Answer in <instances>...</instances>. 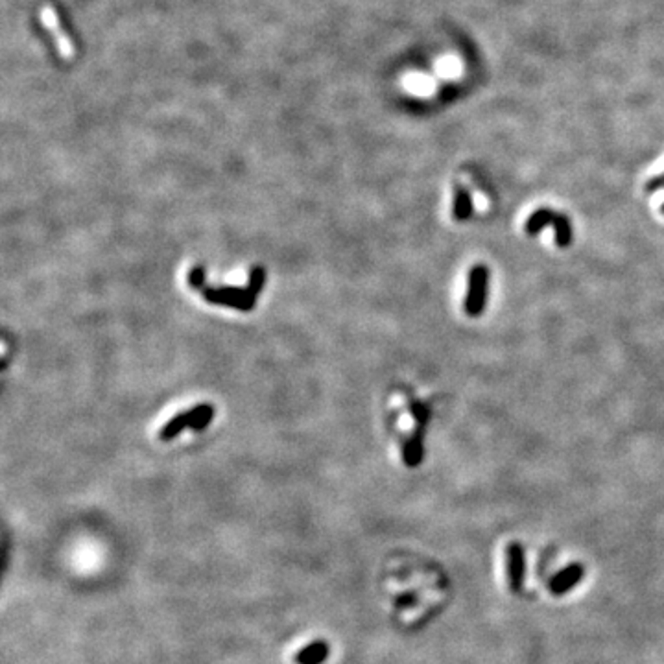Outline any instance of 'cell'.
Segmentation results:
<instances>
[{"instance_id": "6da1fadb", "label": "cell", "mask_w": 664, "mask_h": 664, "mask_svg": "<svg viewBox=\"0 0 664 664\" xmlns=\"http://www.w3.org/2000/svg\"><path fill=\"white\" fill-rule=\"evenodd\" d=\"M491 272L485 264H474L467 275V291L463 299V310L469 318H480L484 314L489 298Z\"/></svg>"}, {"instance_id": "7a4b0ae2", "label": "cell", "mask_w": 664, "mask_h": 664, "mask_svg": "<svg viewBox=\"0 0 664 664\" xmlns=\"http://www.w3.org/2000/svg\"><path fill=\"white\" fill-rule=\"evenodd\" d=\"M39 23L50 34L54 45H56V50H58V54L65 61H72V59L76 58V45L72 43L69 34L65 32L56 8L50 6V4H45V6L39 8Z\"/></svg>"}, {"instance_id": "3957f363", "label": "cell", "mask_w": 664, "mask_h": 664, "mask_svg": "<svg viewBox=\"0 0 664 664\" xmlns=\"http://www.w3.org/2000/svg\"><path fill=\"white\" fill-rule=\"evenodd\" d=\"M205 301L212 305H223L231 309L250 312L255 307L256 296H253L247 288H234V286H221V288H203L201 290Z\"/></svg>"}, {"instance_id": "277c9868", "label": "cell", "mask_w": 664, "mask_h": 664, "mask_svg": "<svg viewBox=\"0 0 664 664\" xmlns=\"http://www.w3.org/2000/svg\"><path fill=\"white\" fill-rule=\"evenodd\" d=\"M212 410H214L212 404H198V406H194V408L185 410V412L174 415V417H172V419H170L168 423L161 428V432H159V439H163V441L174 439V437L179 436L181 432L185 430V428H192V426L196 425V423H198L205 414H209V412H212Z\"/></svg>"}, {"instance_id": "5b68a950", "label": "cell", "mask_w": 664, "mask_h": 664, "mask_svg": "<svg viewBox=\"0 0 664 664\" xmlns=\"http://www.w3.org/2000/svg\"><path fill=\"white\" fill-rule=\"evenodd\" d=\"M425 458V428L417 426L402 445V460L408 467H419Z\"/></svg>"}, {"instance_id": "8992f818", "label": "cell", "mask_w": 664, "mask_h": 664, "mask_svg": "<svg viewBox=\"0 0 664 664\" xmlns=\"http://www.w3.org/2000/svg\"><path fill=\"white\" fill-rule=\"evenodd\" d=\"M509 561H507V571H509V582L515 593H519L524 582V552L519 542H513L509 546Z\"/></svg>"}, {"instance_id": "52a82bcc", "label": "cell", "mask_w": 664, "mask_h": 664, "mask_svg": "<svg viewBox=\"0 0 664 664\" xmlns=\"http://www.w3.org/2000/svg\"><path fill=\"white\" fill-rule=\"evenodd\" d=\"M583 576V566L582 565H568L565 571H561L560 574H555L552 582H550V588L553 595H565L568 593L574 585L582 582Z\"/></svg>"}, {"instance_id": "ba28073f", "label": "cell", "mask_w": 664, "mask_h": 664, "mask_svg": "<svg viewBox=\"0 0 664 664\" xmlns=\"http://www.w3.org/2000/svg\"><path fill=\"white\" fill-rule=\"evenodd\" d=\"M474 214V205H472V196L463 185H456L454 196H452V216L458 221L471 220Z\"/></svg>"}, {"instance_id": "9c48e42d", "label": "cell", "mask_w": 664, "mask_h": 664, "mask_svg": "<svg viewBox=\"0 0 664 664\" xmlns=\"http://www.w3.org/2000/svg\"><path fill=\"white\" fill-rule=\"evenodd\" d=\"M331 655V646L325 641H316L309 646H305L301 652L296 655L298 664H321L325 663Z\"/></svg>"}, {"instance_id": "30bf717a", "label": "cell", "mask_w": 664, "mask_h": 664, "mask_svg": "<svg viewBox=\"0 0 664 664\" xmlns=\"http://www.w3.org/2000/svg\"><path fill=\"white\" fill-rule=\"evenodd\" d=\"M553 218H555V212H553L552 209H548V207H539L535 212H531V214L528 216V220H526V225H524L526 233L530 234V236H535V234L541 233L542 229L548 228V225L552 228Z\"/></svg>"}, {"instance_id": "8fae6325", "label": "cell", "mask_w": 664, "mask_h": 664, "mask_svg": "<svg viewBox=\"0 0 664 664\" xmlns=\"http://www.w3.org/2000/svg\"><path fill=\"white\" fill-rule=\"evenodd\" d=\"M553 236H555V244L560 247H568L572 244V239H574V233H572V223L571 218L563 212H555V218H553Z\"/></svg>"}, {"instance_id": "7c38bea8", "label": "cell", "mask_w": 664, "mask_h": 664, "mask_svg": "<svg viewBox=\"0 0 664 664\" xmlns=\"http://www.w3.org/2000/svg\"><path fill=\"white\" fill-rule=\"evenodd\" d=\"M410 412H412V417L417 423V426H423L425 428L426 423L430 421V408L426 406L425 402L421 401H410Z\"/></svg>"}, {"instance_id": "4fadbf2b", "label": "cell", "mask_w": 664, "mask_h": 664, "mask_svg": "<svg viewBox=\"0 0 664 664\" xmlns=\"http://www.w3.org/2000/svg\"><path fill=\"white\" fill-rule=\"evenodd\" d=\"M264 280H266V272H264V268L263 266H255V268L250 272L247 290H250L253 296H258V291L263 290Z\"/></svg>"}, {"instance_id": "5bb4252c", "label": "cell", "mask_w": 664, "mask_h": 664, "mask_svg": "<svg viewBox=\"0 0 664 664\" xmlns=\"http://www.w3.org/2000/svg\"><path fill=\"white\" fill-rule=\"evenodd\" d=\"M203 283H205L203 266H196V268H192L190 272H188V285L192 286V288L199 290V288H203Z\"/></svg>"}, {"instance_id": "9a60e30c", "label": "cell", "mask_w": 664, "mask_h": 664, "mask_svg": "<svg viewBox=\"0 0 664 664\" xmlns=\"http://www.w3.org/2000/svg\"><path fill=\"white\" fill-rule=\"evenodd\" d=\"M646 188L650 190V192H655V190H659V188H664V174L657 175L655 179L650 181V183L646 185Z\"/></svg>"}, {"instance_id": "2e32d148", "label": "cell", "mask_w": 664, "mask_h": 664, "mask_svg": "<svg viewBox=\"0 0 664 664\" xmlns=\"http://www.w3.org/2000/svg\"><path fill=\"white\" fill-rule=\"evenodd\" d=\"M661 210H663V212H664V203H663V207H661Z\"/></svg>"}]
</instances>
